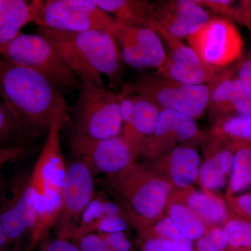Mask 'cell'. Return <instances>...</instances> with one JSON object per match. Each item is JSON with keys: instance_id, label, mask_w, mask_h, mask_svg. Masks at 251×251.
Returning a JSON list of instances; mask_svg holds the SVG:
<instances>
[{"instance_id": "obj_1", "label": "cell", "mask_w": 251, "mask_h": 251, "mask_svg": "<svg viewBox=\"0 0 251 251\" xmlns=\"http://www.w3.org/2000/svg\"><path fill=\"white\" fill-rule=\"evenodd\" d=\"M0 96L23 131L49 130L56 109L65 100L40 74L0 58Z\"/></svg>"}, {"instance_id": "obj_2", "label": "cell", "mask_w": 251, "mask_h": 251, "mask_svg": "<svg viewBox=\"0 0 251 251\" xmlns=\"http://www.w3.org/2000/svg\"><path fill=\"white\" fill-rule=\"evenodd\" d=\"M38 34L52 43L81 82L103 86V74L112 85L121 82L124 62L111 33L100 30L64 32L39 27Z\"/></svg>"}, {"instance_id": "obj_3", "label": "cell", "mask_w": 251, "mask_h": 251, "mask_svg": "<svg viewBox=\"0 0 251 251\" xmlns=\"http://www.w3.org/2000/svg\"><path fill=\"white\" fill-rule=\"evenodd\" d=\"M107 176L109 188L120 200L127 219L137 230L152 226L166 215L173 188L151 165L135 161Z\"/></svg>"}, {"instance_id": "obj_4", "label": "cell", "mask_w": 251, "mask_h": 251, "mask_svg": "<svg viewBox=\"0 0 251 251\" xmlns=\"http://www.w3.org/2000/svg\"><path fill=\"white\" fill-rule=\"evenodd\" d=\"M0 58L34 71L58 90L80 88L81 82L76 74L52 43L41 34L19 33L3 48Z\"/></svg>"}, {"instance_id": "obj_5", "label": "cell", "mask_w": 251, "mask_h": 251, "mask_svg": "<svg viewBox=\"0 0 251 251\" xmlns=\"http://www.w3.org/2000/svg\"><path fill=\"white\" fill-rule=\"evenodd\" d=\"M30 5L31 22L39 27L52 30L111 33L115 22V18L98 7L92 0H34Z\"/></svg>"}, {"instance_id": "obj_6", "label": "cell", "mask_w": 251, "mask_h": 251, "mask_svg": "<svg viewBox=\"0 0 251 251\" xmlns=\"http://www.w3.org/2000/svg\"><path fill=\"white\" fill-rule=\"evenodd\" d=\"M214 83L191 85L159 75H145L125 84L122 92L147 96L162 108L196 120L204 116L207 110Z\"/></svg>"}, {"instance_id": "obj_7", "label": "cell", "mask_w": 251, "mask_h": 251, "mask_svg": "<svg viewBox=\"0 0 251 251\" xmlns=\"http://www.w3.org/2000/svg\"><path fill=\"white\" fill-rule=\"evenodd\" d=\"M74 128L76 134L92 139H107L121 135L119 94L103 86L81 82Z\"/></svg>"}, {"instance_id": "obj_8", "label": "cell", "mask_w": 251, "mask_h": 251, "mask_svg": "<svg viewBox=\"0 0 251 251\" xmlns=\"http://www.w3.org/2000/svg\"><path fill=\"white\" fill-rule=\"evenodd\" d=\"M149 27L161 37L166 52V62L157 69L156 75L191 85H209L219 79L225 68L206 65L189 46L171 35L154 21Z\"/></svg>"}, {"instance_id": "obj_9", "label": "cell", "mask_w": 251, "mask_h": 251, "mask_svg": "<svg viewBox=\"0 0 251 251\" xmlns=\"http://www.w3.org/2000/svg\"><path fill=\"white\" fill-rule=\"evenodd\" d=\"M188 46L209 67L226 68L240 59L243 41L228 20L213 16L210 21L187 39Z\"/></svg>"}, {"instance_id": "obj_10", "label": "cell", "mask_w": 251, "mask_h": 251, "mask_svg": "<svg viewBox=\"0 0 251 251\" xmlns=\"http://www.w3.org/2000/svg\"><path fill=\"white\" fill-rule=\"evenodd\" d=\"M94 175L77 160L67 168L62 190V210L57 225L58 238L72 239L87 206L95 197Z\"/></svg>"}, {"instance_id": "obj_11", "label": "cell", "mask_w": 251, "mask_h": 251, "mask_svg": "<svg viewBox=\"0 0 251 251\" xmlns=\"http://www.w3.org/2000/svg\"><path fill=\"white\" fill-rule=\"evenodd\" d=\"M71 148L76 159L85 163L94 176L117 174L137 159L121 135L98 140L75 133Z\"/></svg>"}, {"instance_id": "obj_12", "label": "cell", "mask_w": 251, "mask_h": 251, "mask_svg": "<svg viewBox=\"0 0 251 251\" xmlns=\"http://www.w3.org/2000/svg\"><path fill=\"white\" fill-rule=\"evenodd\" d=\"M204 133L196 120L179 112L163 109L152 134L145 141L140 156L150 163L181 145L194 148L202 143Z\"/></svg>"}, {"instance_id": "obj_13", "label": "cell", "mask_w": 251, "mask_h": 251, "mask_svg": "<svg viewBox=\"0 0 251 251\" xmlns=\"http://www.w3.org/2000/svg\"><path fill=\"white\" fill-rule=\"evenodd\" d=\"M111 33L118 44L122 60L130 67L158 69L166 62L163 41L151 28L128 25L115 20Z\"/></svg>"}, {"instance_id": "obj_14", "label": "cell", "mask_w": 251, "mask_h": 251, "mask_svg": "<svg viewBox=\"0 0 251 251\" xmlns=\"http://www.w3.org/2000/svg\"><path fill=\"white\" fill-rule=\"evenodd\" d=\"M67 111V103L64 100L54 112L47 138L29 176V184L39 195L48 188L62 192L67 167L61 149L60 133Z\"/></svg>"}, {"instance_id": "obj_15", "label": "cell", "mask_w": 251, "mask_h": 251, "mask_svg": "<svg viewBox=\"0 0 251 251\" xmlns=\"http://www.w3.org/2000/svg\"><path fill=\"white\" fill-rule=\"evenodd\" d=\"M151 4L153 21L181 40L197 32L213 18L195 0H160Z\"/></svg>"}, {"instance_id": "obj_16", "label": "cell", "mask_w": 251, "mask_h": 251, "mask_svg": "<svg viewBox=\"0 0 251 251\" xmlns=\"http://www.w3.org/2000/svg\"><path fill=\"white\" fill-rule=\"evenodd\" d=\"M201 144L204 160L200 166L197 184L201 189L216 193L228 182L234 149L211 130L204 134Z\"/></svg>"}, {"instance_id": "obj_17", "label": "cell", "mask_w": 251, "mask_h": 251, "mask_svg": "<svg viewBox=\"0 0 251 251\" xmlns=\"http://www.w3.org/2000/svg\"><path fill=\"white\" fill-rule=\"evenodd\" d=\"M237 69V65L225 68L213 85L208 107L213 123L232 115H251V100L243 90Z\"/></svg>"}, {"instance_id": "obj_18", "label": "cell", "mask_w": 251, "mask_h": 251, "mask_svg": "<svg viewBox=\"0 0 251 251\" xmlns=\"http://www.w3.org/2000/svg\"><path fill=\"white\" fill-rule=\"evenodd\" d=\"M38 197L37 191L28 179L27 182L15 188L11 200L0 209V222L10 245L30 232L35 221Z\"/></svg>"}, {"instance_id": "obj_19", "label": "cell", "mask_w": 251, "mask_h": 251, "mask_svg": "<svg viewBox=\"0 0 251 251\" xmlns=\"http://www.w3.org/2000/svg\"><path fill=\"white\" fill-rule=\"evenodd\" d=\"M151 165L174 190L186 189L197 184L201 160L193 147H176Z\"/></svg>"}, {"instance_id": "obj_20", "label": "cell", "mask_w": 251, "mask_h": 251, "mask_svg": "<svg viewBox=\"0 0 251 251\" xmlns=\"http://www.w3.org/2000/svg\"><path fill=\"white\" fill-rule=\"evenodd\" d=\"M129 95L133 104V117L124 122L121 135L138 158L145 141L152 134L163 108L147 96Z\"/></svg>"}, {"instance_id": "obj_21", "label": "cell", "mask_w": 251, "mask_h": 251, "mask_svg": "<svg viewBox=\"0 0 251 251\" xmlns=\"http://www.w3.org/2000/svg\"><path fill=\"white\" fill-rule=\"evenodd\" d=\"M170 198L185 204L209 227H222L234 215L224 198L211 191L196 189L194 186L174 190Z\"/></svg>"}, {"instance_id": "obj_22", "label": "cell", "mask_w": 251, "mask_h": 251, "mask_svg": "<svg viewBox=\"0 0 251 251\" xmlns=\"http://www.w3.org/2000/svg\"><path fill=\"white\" fill-rule=\"evenodd\" d=\"M61 210L62 192L48 188L45 192L39 195L35 221L29 232L30 242L26 251H33L44 244L58 222Z\"/></svg>"}, {"instance_id": "obj_23", "label": "cell", "mask_w": 251, "mask_h": 251, "mask_svg": "<svg viewBox=\"0 0 251 251\" xmlns=\"http://www.w3.org/2000/svg\"><path fill=\"white\" fill-rule=\"evenodd\" d=\"M100 9L118 22L149 27L153 21L151 1L144 0H92Z\"/></svg>"}, {"instance_id": "obj_24", "label": "cell", "mask_w": 251, "mask_h": 251, "mask_svg": "<svg viewBox=\"0 0 251 251\" xmlns=\"http://www.w3.org/2000/svg\"><path fill=\"white\" fill-rule=\"evenodd\" d=\"M30 22V1L0 0V54L3 48Z\"/></svg>"}, {"instance_id": "obj_25", "label": "cell", "mask_w": 251, "mask_h": 251, "mask_svg": "<svg viewBox=\"0 0 251 251\" xmlns=\"http://www.w3.org/2000/svg\"><path fill=\"white\" fill-rule=\"evenodd\" d=\"M166 215L181 234L191 242H196L206 234L209 226L182 203L169 198Z\"/></svg>"}, {"instance_id": "obj_26", "label": "cell", "mask_w": 251, "mask_h": 251, "mask_svg": "<svg viewBox=\"0 0 251 251\" xmlns=\"http://www.w3.org/2000/svg\"><path fill=\"white\" fill-rule=\"evenodd\" d=\"M211 131L232 147H251V115H232L213 123Z\"/></svg>"}, {"instance_id": "obj_27", "label": "cell", "mask_w": 251, "mask_h": 251, "mask_svg": "<svg viewBox=\"0 0 251 251\" xmlns=\"http://www.w3.org/2000/svg\"><path fill=\"white\" fill-rule=\"evenodd\" d=\"M233 166L225 197L241 194L251 188V147L234 148Z\"/></svg>"}, {"instance_id": "obj_28", "label": "cell", "mask_w": 251, "mask_h": 251, "mask_svg": "<svg viewBox=\"0 0 251 251\" xmlns=\"http://www.w3.org/2000/svg\"><path fill=\"white\" fill-rule=\"evenodd\" d=\"M209 13L228 21H235L251 29V1L250 0H195Z\"/></svg>"}, {"instance_id": "obj_29", "label": "cell", "mask_w": 251, "mask_h": 251, "mask_svg": "<svg viewBox=\"0 0 251 251\" xmlns=\"http://www.w3.org/2000/svg\"><path fill=\"white\" fill-rule=\"evenodd\" d=\"M114 215H121L126 218L125 211L120 204L110 202L100 196L94 197L84 212L72 240L86 234H92L94 226L97 222L106 216Z\"/></svg>"}, {"instance_id": "obj_30", "label": "cell", "mask_w": 251, "mask_h": 251, "mask_svg": "<svg viewBox=\"0 0 251 251\" xmlns=\"http://www.w3.org/2000/svg\"><path fill=\"white\" fill-rule=\"evenodd\" d=\"M139 238H153L170 244L179 251H193V244L188 240L166 215L152 226L138 231Z\"/></svg>"}, {"instance_id": "obj_31", "label": "cell", "mask_w": 251, "mask_h": 251, "mask_svg": "<svg viewBox=\"0 0 251 251\" xmlns=\"http://www.w3.org/2000/svg\"><path fill=\"white\" fill-rule=\"evenodd\" d=\"M228 251H251V222L234 215L222 226Z\"/></svg>"}, {"instance_id": "obj_32", "label": "cell", "mask_w": 251, "mask_h": 251, "mask_svg": "<svg viewBox=\"0 0 251 251\" xmlns=\"http://www.w3.org/2000/svg\"><path fill=\"white\" fill-rule=\"evenodd\" d=\"M23 130L2 100H0V142L6 141Z\"/></svg>"}, {"instance_id": "obj_33", "label": "cell", "mask_w": 251, "mask_h": 251, "mask_svg": "<svg viewBox=\"0 0 251 251\" xmlns=\"http://www.w3.org/2000/svg\"><path fill=\"white\" fill-rule=\"evenodd\" d=\"M131 226L125 216L114 215L106 216L97 222L94 226L92 233L110 234L126 232Z\"/></svg>"}, {"instance_id": "obj_34", "label": "cell", "mask_w": 251, "mask_h": 251, "mask_svg": "<svg viewBox=\"0 0 251 251\" xmlns=\"http://www.w3.org/2000/svg\"><path fill=\"white\" fill-rule=\"evenodd\" d=\"M224 198L229 210L234 215L251 222V192Z\"/></svg>"}, {"instance_id": "obj_35", "label": "cell", "mask_w": 251, "mask_h": 251, "mask_svg": "<svg viewBox=\"0 0 251 251\" xmlns=\"http://www.w3.org/2000/svg\"><path fill=\"white\" fill-rule=\"evenodd\" d=\"M72 242L82 251H112L102 238L96 233L73 239Z\"/></svg>"}, {"instance_id": "obj_36", "label": "cell", "mask_w": 251, "mask_h": 251, "mask_svg": "<svg viewBox=\"0 0 251 251\" xmlns=\"http://www.w3.org/2000/svg\"><path fill=\"white\" fill-rule=\"evenodd\" d=\"M97 234L102 238L112 251H135L133 243L127 235L126 232Z\"/></svg>"}, {"instance_id": "obj_37", "label": "cell", "mask_w": 251, "mask_h": 251, "mask_svg": "<svg viewBox=\"0 0 251 251\" xmlns=\"http://www.w3.org/2000/svg\"><path fill=\"white\" fill-rule=\"evenodd\" d=\"M27 148L22 145H14L0 148V171L5 165L10 162L21 159L27 155Z\"/></svg>"}, {"instance_id": "obj_38", "label": "cell", "mask_w": 251, "mask_h": 251, "mask_svg": "<svg viewBox=\"0 0 251 251\" xmlns=\"http://www.w3.org/2000/svg\"><path fill=\"white\" fill-rule=\"evenodd\" d=\"M237 75L244 92L251 100V59H244L237 64Z\"/></svg>"}, {"instance_id": "obj_39", "label": "cell", "mask_w": 251, "mask_h": 251, "mask_svg": "<svg viewBox=\"0 0 251 251\" xmlns=\"http://www.w3.org/2000/svg\"><path fill=\"white\" fill-rule=\"evenodd\" d=\"M204 236L218 251H228V244L221 226H210Z\"/></svg>"}, {"instance_id": "obj_40", "label": "cell", "mask_w": 251, "mask_h": 251, "mask_svg": "<svg viewBox=\"0 0 251 251\" xmlns=\"http://www.w3.org/2000/svg\"><path fill=\"white\" fill-rule=\"evenodd\" d=\"M141 251H179L170 244L153 238H139ZM193 251H196L193 250Z\"/></svg>"}, {"instance_id": "obj_41", "label": "cell", "mask_w": 251, "mask_h": 251, "mask_svg": "<svg viewBox=\"0 0 251 251\" xmlns=\"http://www.w3.org/2000/svg\"><path fill=\"white\" fill-rule=\"evenodd\" d=\"M43 251H82L72 242L57 238L46 245Z\"/></svg>"}, {"instance_id": "obj_42", "label": "cell", "mask_w": 251, "mask_h": 251, "mask_svg": "<svg viewBox=\"0 0 251 251\" xmlns=\"http://www.w3.org/2000/svg\"><path fill=\"white\" fill-rule=\"evenodd\" d=\"M195 250L196 251H220L213 247L204 236L196 241Z\"/></svg>"}, {"instance_id": "obj_43", "label": "cell", "mask_w": 251, "mask_h": 251, "mask_svg": "<svg viewBox=\"0 0 251 251\" xmlns=\"http://www.w3.org/2000/svg\"><path fill=\"white\" fill-rule=\"evenodd\" d=\"M9 245V239H8L2 225L0 222V251H6V249Z\"/></svg>"}, {"instance_id": "obj_44", "label": "cell", "mask_w": 251, "mask_h": 251, "mask_svg": "<svg viewBox=\"0 0 251 251\" xmlns=\"http://www.w3.org/2000/svg\"><path fill=\"white\" fill-rule=\"evenodd\" d=\"M12 251H20L19 248H18V246L16 245L15 246L14 249H13Z\"/></svg>"}, {"instance_id": "obj_45", "label": "cell", "mask_w": 251, "mask_h": 251, "mask_svg": "<svg viewBox=\"0 0 251 251\" xmlns=\"http://www.w3.org/2000/svg\"><path fill=\"white\" fill-rule=\"evenodd\" d=\"M249 57H250V59H251V54L249 55Z\"/></svg>"}, {"instance_id": "obj_46", "label": "cell", "mask_w": 251, "mask_h": 251, "mask_svg": "<svg viewBox=\"0 0 251 251\" xmlns=\"http://www.w3.org/2000/svg\"></svg>"}, {"instance_id": "obj_47", "label": "cell", "mask_w": 251, "mask_h": 251, "mask_svg": "<svg viewBox=\"0 0 251 251\" xmlns=\"http://www.w3.org/2000/svg\"></svg>"}]
</instances>
